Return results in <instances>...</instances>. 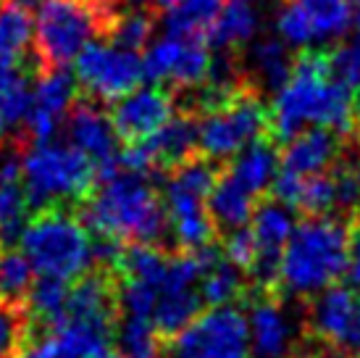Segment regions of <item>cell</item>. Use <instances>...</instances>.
Segmentation results:
<instances>
[{
    "mask_svg": "<svg viewBox=\"0 0 360 358\" xmlns=\"http://www.w3.org/2000/svg\"><path fill=\"white\" fill-rule=\"evenodd\" d=\"M95 358H129V356H124V353H119V350H116V353H113V350H103V353H98V356Z\"/></svg>",
    "mask_w": 360,
    "mask_h": 358,
    "instance_id": "obj_37",
    "label": "cell"
},
{
    "mask_svg": "<svg viewBox=\"0 0 360 358\" xmlns=\"http://www.w3.org/2000/svg\"><path fill=\"white\" fill-rule=\"evenodd\" d=\"M310 358H352L350 350H340V348H326V345H319V350Z\"/></svg>",
    "mask_w": 360,
    "mask_h": 358,
    "instance_id": "obj_33",
    "label": "cell"
},
{
    "mask_svg": "<svg viewBox=\"0 0 360 358\" xmlns=\"http://www.w3.org/2000/svg\"><path fill=\"white\" fill-rule=\"evenodd\" d=\"M158 13L153 8H137L129 13H116V19L110 24V32L105 40L127 50H142L153 42V32L158 24Z\"/></svg>",
    "mask_w": 360,
    "mask_h": 358,
    "instance_id": "obj_30",
    "label": "cell"
},
{
    "mask_svg": "<svg viewBox=\"0 0 360 358\" xmlns=\"http://www.w3.org/2000/svg\"><path fill=\"white\" fill-rule=\"evenodd\" d=\"M252 3H258L260 8H269V6H276V3H281V0H252Z\"/></svg>",
    "mask_w": 360,
    "mask_h": 358,
    "instance_id": "obj_38",
    "label": "cell"
},
{
    "mask_svg": "<svg viewBox=\"0 0 360 358\" xmlns=\"http://www.w3.org/2000/svg\"><path fill=\"white\" fill-rule=\"evenodd\" d=\"M358 137H347L326 127H308L287 140L284 153H279V169L292 171L297 177H313L331 171L340 161H345V153L352 148Z\"/></svg>",
    "mask_w": 360,
    "mask_h": 358,
    "instance_id": "obj_18",
    "label": "cell"
},
{
    "mask_svg": "<svg viewBox=\"0 0 360 358\" xmlns=\"http://www.w3.org/2000/svg\"><path fill=\"white\" fill-rule=\"evenodd\" d=\"M32 321L24 303L0 300V358H16L30 340Z\"/></svg>",
    "mask_w": 360,
    "mask_h": 358,
    "instance_id": "obj_31",
    "label": "cell"
},
{
    "mask_svg": "<svg viewBox=\"0 0 360 358\" xmlns=\"http://www.w3.org/2000/svg\"><path fill=\"white\" fill-rule=\"evenodd\" d=\"M240 63L248 82L258 92H263V90L276 92L290 77L295 56L281 37H260L248 48V53H242Z\"/></svg>",
    "mask_w": 360,
    "mask_h": 358,
    "instance_id": "obj_21",
    "label": "cell"
},
{
    "mask_svg": "<svg viewBox=\"0 0 360 358\" xmlns=\"http://www.w3.org/2000/svg\"><path fill=\"white\" fill-rule=\"evenodd\" d=\"M355 353H358V358H360V338H358V342H355Z\"/></svg>",
    "mask_w": 360,
    "mask_h": 358,
    "instance_id": "obj_42",
    "label": "cell"
},
{
    "mask_svg": "<svg viewBox=\"0 0 360 358\" xmlns=\"http://www.w3.org/2000/svg\"><path fill=\"white\" fill-rule=\"evenodd\" d=\"M74 80L87 98L110 106L140 85L142 58L110 40L90 42L74 58Z\"/></svg>",
    "mask_w": 360,
    "mask_h": 358,
    "instance_id": "obj_10",
    "label": "cell"
},
{
    "mask_svg": "<svg viewBox=\"0 0 360 358\" xmlns=\"http://www.w3.org/2000/svg\"><path fill=\"white\" fill-rule=\"evenodd\" d=\"M87 200L77 214L92 235H105L119 242H145L160 245L169 232L160 190L145 171L113 169L105 177L95 179Z\"/></svg>",
    "mask_w": 360,
    "mask_h": 358,
    "instance_id": "obj_2",
    "label": "cell"
},
{
    "mask_svg": "<svg viewBox=\"0 0 360 358\" xmlns=\"http://www.w3.org/2000/svg\"><path fill=\"white\" fill-rule=\"evenodd\" d=\"M119 11L113 0H40L32 21V50L40 69H66L95 37H108Z\"/></svg>",
    "mask_w": 360,
    "mask_h": 358,
    "instance_id": "obj_4",
    "label": "cell"
},
{
    "mask_svg": "<svg viewBox=\"0 0 360 358\" xmlns=\"http://www.w3.org/2000/svg\"><path fill=\"white\" fill-rule=\"evenodd\" d=\"M32 77L37 74L27 69L0 77V121L6 130L21 137H24V124H27L32 106Z\"/></svg>",
    "mask_w": 360,
    "mask_h": 358,
    "instance_id": "obj_28",
    "label": "cell"
},
{
    "mask_svg": "<svg viewBox=\"0 0 360 358\" xmlns=\"http://www.w3.org/2000/svg\"><path fill=\"white\" fill-rule=\"evenodd\" d=\"M350 221L340 214H313L297 221L281 250L276 295L308 300L345 277Z\"/></svg>",
    "mask_w": 360,
    "mask_h": 358,
    "instance_id": "obj_3",
    "label": "cell"
},
{
    "mask_svg": "<svg viewBox=\"0 0 360 358\" xmlns=\"http://www.w3.org/2000/svg\"><path fill=\"white\" fill-rule=\"evenodd\" d=\"M310 27L313 42H331L347 35L352 21L350 0H290Z\"/></svg>",
    "mask_w": 360,
    "mask_h": 358,
    "instance_id": "obj_25",
    "label": "cell"
},
{
    "mask_svg": "<svg viewBox=\"0 0 360 358\" xmlns=\"http://www.w3.org/2000/svg\"><path fill=\"white\" fill-rule=\"evenodd\" d=\"M6 137V127H3V121H0V140Z\"/></svg>",
    "mask_w": 360,
    "mask_h": 358,
    "instance_id": "obj_41",
    "label": "cell"
},
{
    "mask_svg": "<svg viewBox=\"0 0 360 358\" xmlns=\"http://www.w3.org/2000/svg\"><path fill=\"white\" fill-rule=\"evenodd\" d=\"M305 335L319 345L355 350L360 338V295L350 285H329L308 298L302 316Z\"/></svg>",
    "mask_w": 360,
    "mask_h": 358,
    "instance_id": "obj_13",
    "label": "cell"
},
{
    "mask_svg": "<svg viewBox=\"0 0 360 358\" xmlns=\"http://www.w3.org/2000/svg\"><path fill=\"white\" fill-rule=\"evenodd\" d=\"M174 3H176V0H153V3H150V8L155 11V13H158V16H160V13H163V11H169L171 6H174Z\"/></svg>",
    "mask_w": 360,
    "mask_h": 358,
    "instance_id": "obj_35",
    "label": "cell"
},
{
    "mask_svg": "<svg viewBox=\"0 0 360 358\" xmlns=\"http://www.w3.org/2000/svg\"><path fill=\"white\" fill-rule=\"evenodd\" d=\"M202 274L200 298L205 306H231L248 292V277L237 264H231L221 248L208 245L202 248Z\"/></svg>",
    "mask_w": 360,
    "mask_h": 358,
    "instance_id": "obj_22",
    "label": "cell"
},
{
    "mask_svg": "<svg viewBox=\"0 0 360 358\" xmlns=\"http://www.w3.org/2000/svg\"><path fill=\"white\" fill-rule=\"evenodd\" d=\"M269 121L276 142H287L308 127H326L358 137L352 121V90L331 74L326 50L305 48L295 58L287 82L276 90Z\"/></svg>",
    "mask_w": 360,
    "mask_h": 358,
    "instance_id": "obj_1",
    "label": "cell"
},
{
    "mask_svg": "<svg viewBox=\"0 0 360 358\" xmlns=\"http://www.w3.org/2000/svg\"><path fill=\"white\" fill-rule=\"evenodd\" d=\"M113 3H127V6H140L145 0H113Z\"/></svg>",
    "mask_w": 360,
    "mask_h": 358,
    "instance_id": "obj_40",
    "label": "cell"
},
{
    "mask_svg": "<svg viewBox=\"0 0 360 358\" xmlns=\"http://www.w3.org/2000/svg\"><path fill=\"white\" fill-rule=\"evenodd\" d=\"M355 148H358V156H355V171H358V177H360V137L355 140Z\"/></svg>",
    "mask_w": 360,
    "mask_h": 358,
    "instance_id": "obj_39",
    "label": "cell"
},
{
    "mask_svg": "<svg viewBox=\"0 0 360 358\" xmlns=\"http://www.w3.org/2000/svg\"><path fill=\"white\" fill-rule=\"evenodd\" d=\"M21 253L40 277L74 282L95 264L92 232L74 209H40L21 232Z\"/></svg>",
    "mask_w": 360,
    "mask_h": 358,
    "instance_id": "obj_6",
    "label": "cell"
},
{
    "mask_svg": "<svg viewBox=\"0 0 360 358\" xmlns=\"http://www.w3.org/2000/svg\"><path fill=\"white\" fill-rule=\"evenodd\" d=\"M248 300V332H250V350L255 358H281L290 356L297 345V324L284 306V298L276 292H245Z\"/></svg>",
    "mask_w": 360,
    "mask_h": 358,
    "instance_id": "obj_16",
    "label": "cell"
},
{
    "mask_svg": "<svg viewBox=\"0 0 360 358\" xmlns=\"http://www.w3.org/2000/svg\"><path fill=\"white\" fill-rule=\"evenodd\" d=\"M21 182L30 209H79L95 187V166L71 142H27L21 153Z\"/></svg>",
    "mask_w": 360,
    "mask_h": 358,
    "instance_id": "obj_5",
    "label": "cell"
},
{
    "mask_svg": "<svg viewBox=\"0 0 360 358\" xmlns=\"http://www.w3.org/2000/svg\"><path fill=\"white\" fill-rule=\"evenodd\" d=\"M224 0H176L163 11V30L171 37H208Z\"/></svg>",
    "mask_w": 360,
    "mask_h": 358,
    "instance_id": "obj_26",
    "label": "cell"
},
{
    "mask_svg": "<svg viewBox=\"0 0 360 358\" xmlns=\"http://www.w3.org/2000/svg\"><path fill=\"white\" fill-rule=\"evenodd\" d=\"M79 95L77 80L66 69H42L37 74V85L32 87L30 116L24 124L27 142L53 140L58 135L66 113Z\"/></svg>",
    "mask_w": 360,
    "mask_h": 358,
    "instance_id": "obj_17",
    "label": "cell"
},
{
    "mask_svg": "<svg viewBox=\"0 0 360 358\" xmlns=\"http://www.w3.org/2000/svg\"><path fill=\"white\" fill-rule=\"evenodd\" d=\"M260 32V6L252 0H224L205 40L216 50L248 48Z\"/></svg>",
    "mask_w": 360,
    "mask_h": 358,
    "instance_id": "obj_23",
    "label": "cell"
},
{
    "mask_svg": "<svg viewBox=\"0 0 360 358\" xmlns=\"http://www.w3.org/2000/svg\"><path fill=\"white\" fill-rule=\"evenodd\" d=\"M113 342H116L119 353L129 358H158L160 348H163V338L158 329L153 327V321L134 316L116 319Z\"/></svg>",
    "mask_w": 360,
    "mask_h": 358,
    "instance_id": "obj_29",
    "label": "cell"
},
{
    "mask_svg": "<svg viewBox=\"0 0 360 358\" xmlns=\"http://www.w3.org/2000/svg\"><path fill=\"white\" fill-rule=\"evenodd\" d=\"M40 74V61L32 50V16L13 0H0V77L11 71Z\"/></svg>",
    "mask_w": 360,
    "mask_h": 358,
    "instance_id": "obj_19",
    "label": "cell"
},
{
    "mask_svg": "<svg viewBox=\"0 0 360 358\" xmlns=\"http://www.w3.org/2000/svg\"><path fill=\"white\" fill-rule=\"evenodd\" d=\"M219 171L216 161L205 156H195L174 169L163 171L160 200H163L169 232L174 235L179 250H202L219 237L205 209V198Z\"/></svg>",
    "mask_w": 360,
    "mask_h": 358,
    "instance_id": "obj_7",
    "label": "cell"
},
{
    "mask_svg": "<svg viewBox=\"0 0 360 358\" xmlns=\"http://www.w3.org/2000/svg\"><path fill=\"white\" fill-rule=\"evenodd\" d=\"M266 135H271L269 106L255 87L240 90L234 98L198 116V150L216 163Z\"/></svg>",
    "mask_w": 360,
    "mask_h": 358,
    "instance_id": "obj_8",
    "label": "cell"
},
{
    "mask_svg": "<svg viewBox=\"0 0 360 358\" xmlns=\"http://www.w3.org/2000/svg\"><path fill=\"white\" fill-rule=\"evenodd\" d=\"M226 171L255 195L266 192L279 171V142L271 135L252 140L250 145H245L240 153L231 156Z\"/></svg>",
    "mask_w": 360,
    "mask_h": 358,
    "instance_id": "obj_24",
    "label": "cell"
},
{
    "mask_svg": "<svg viewBox=\"0 0 360 358\" xmlns=\"http://www.w3.org/2000/svg\"><path fill=\"white\" fill-rule=\"evenodd\" d=\"M292 227H295L292 209L284 206L281 200H263L255 206L250 221H248L252 261L245 271V277H248V288L250 290L276 292L281 250L287 245Z\"/></svg>",
    "mask_w": 360,
    "mask_h": 358,
    "instance_id": "obj_11",
    "label": "cell"
},
{
    "mask_svg": "<svg viewBox=\"0 0 360 358\" xmlns=\"http://www.w3.org/2000/svg\"><path fill=\"white\" fill-rule=\"evenodd\" d=\"M329 53V69L340 82L350 90L360 87V40L345 42L340 48L326 50Z\"/></svg>",
    "mask_w": 360,
    "mask_h": 358,
    "instance_id": "obj_32",
    "label": "cell"
},
{
    "mask_svg": "<svg viewBox=\"0 0 360 358\" xmlns=\"http://www.w3.org/2000/svg\"><path fill=\"white\" fill-rule=\"evenodd\" d=\"M176 113V95L163 85L134 87L110 103V124L121 142H140L166 124Z\"/></svg>",
    "mask_w": 360,
    "mask_h": 358,
    "instance_id": "obj_15",
    "label": "cell"
},
{
    "mask_svg": "<svg viewBox=\"0 0 360 358\" xmlns=\"http://www.w3.org/2000/svg\"><path fill=\"white\" fill-rule=\"evenodd\" d=\"M213 53L200 37H171L163 35L150 42L142 58V77L155 85L184 92L202 85L208 77Z\"/></svg>",
    "mask_w": 360,
    "mask_h": 358,
    "instance_id": "obj_12",
    "label": "cell"
},
{
    "mask_svg": "<svg viewBox=\"0 0 360 358\" xmlns=\"http://www.w3.org/2000/svg\"><path fill=\"white\" fill-rule=\"evenodd\" d=\"M171 358H252L248 319L234 306H210L171 338Z\"/></svg>",
    "mask_w": 360,
    "mask_h": 358,
    "instance_id": "obj_9",
    "label": "cell"
},
{
    "mask_svg": "<svg viewBox=\"0 0 360 358\" xmlns=\"http://www.w3.org/2000/svg\"><path fill=\"white\" fill-rule=\"evenodd\" d=\"M69 285L63 279L56 277H40L32 282L30 292H27V314H30L32 329H48L60 319L66 311V300H69Z\"/></svg>",
    "mask_w": 360,
    "mask_h": 358,
    "instance_id": "obj_27",
    "label": "cell"
},
{
    "mask_svg": "<svg viewBox=\"0 0 360 358\" xmlns=\"http://www.w3.org/2000/svg\"><path fill=\"white\" fill-rule=\"evenodd\" d=\"M358 3H360V0H358ZM350 27H355V35H358V40H360V6H358V11H355V13H352Z\"/></svg>",
    "mask_w": 360,
    "mask_h": 358,
    "instance_id": "obj_36",
    "label": "cell"
},
{
    "mask_svg": "<svg viewBox=\"0 0 360 358\" xmlns=\"http://www.w3.org/2000/svg\"><path fill=\"white\" fill-rule=\"evenodd\" d=\"M352 121H355V135L360 137V92H358V98L352 100Z\"/></svg>",
    "mask_w": 360,
    "mask_h": 358,
    "instance_id": "obj_34",
    "label": "cell"
},
{
    "mask_svg": "<svg viewBox=\"0 0 360 358\" xmlns=\"http://www.w3.org/2000/svg\"><path fill=\"white\" fill-rule=\"evenodd\" d=\"M255 200H258V195L250 192L245 185H240L229 171H219L208 198H205V209H208V216L219 232V237L229 235L234 229L248 227L252 211H255Z\"/></svg>",
    "mask_w": 360,
    "mask_h": 358,
    "instance_id": "obj_20",
    "label": "cell"
},
{
    "mask_svg": "<svg viewBox=\"0 0 360 358\" xmlns=\"http://www.w3.org/2000/svg\"><path fill=\"white\" fill-rule=\"evenodd\" d=\"M66 132H69L71 145L92 161L95 179L119 169V135L113 130L103 103L77 95L74 106L66 113Z\"/></svg>",
    "mask_w": 360,
    "mask_h": 358,
    "instance_id": "obj_14",
    "label": "cell"
},
{
    "mask_svg": "<svg viewBox=\"0 0 360 358\" xmlns=\"http://www.w3.org/2000/svg\"><path fill=\"white\" fill-rule=\"evenodd\" d=\"M281 358H295V356H281Z\"/></svg>",
    "mask_w": 360,
    "mask_h": 358,
    "instance_id": "obj_43",
    "label": "cell"
}]
</instances>
